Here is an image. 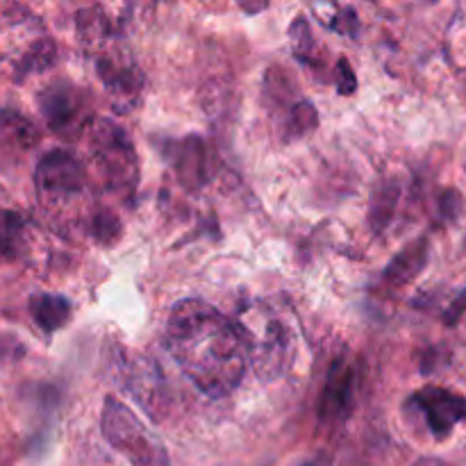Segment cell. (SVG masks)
<instances>
[{
    "label": "cell",
    "instance_id": "obj_7",
    "mask_svg": "<svg viewBox=\"0 0 466 466\" xmlns=\"http://www.w3.org/2000/svg\"><path fill=\"white\" fill-rule=\"evenodd\" d=\"M408 405L426 417L428 428L437 440H446L460 423L466 421V399L446 387H423L410 396Z\"/></svg>",
    "mask_w": 466,
    "mask_h": 466
},
{
    "label": "cell",
    "instance_id": "obj_11",
    "mask_svg": "<svg viewBox=\"0 0 466 466\" xmlns=\"http://www.w3.org/2000/svg\"><path fill=\"white\" fill-rule=\"evenodd\" d=\"M98 76L105 89L121 105L135 103L141 91V76L132 62L123 55H100Z\"/></svg>",
    "mask_w": 466,
    "mask_h": 466
},
{
    "label": "cell",
    "instance_id": "obj_10",
    "mask_svg": "<svg viewBox=\"0 0 466 466\" xmlns=\"http://www.w3.org/2000/svg\"><path fill=\"white\" fill-rule=\"evenodd\" d=\"M355 369L346 358H337L326 376L319 403V419L326 423L341 421L353 405Z\"/></svg>",
    "mask_w": 466,
    "mask_h": 466
},
{
    "label": "cell",
    "instance_id": "obj_4",
    "mask_svg": "<svg viewBox=\"0 0 466 466\" xmlns=\"http://www.w3.org/2000/svg\"><path fill=\"white\" fill-rule=\"evenodd\" d=\"M100 428L109 446L132 466H171L162 441L155 440L153 432L132 414V410L114 396L105 399Z\"/></svg>",
    "mask_w": 466,
    "mask_h": 466
},
{
    "label": "cell",
    "instance_id": "obj_5",
    "mask_svg": "<svg viewBox=\"0 0 466 466\" xmlns=\"http://www.w3.org/2000/svg\"><path fill=\"white\" fill-rule=\"evenodd\" d=\"M36 194L50 209L73 208L86 194V171L68 150H50L36 167Z\"/></svg>",
    "mask_w": 466,
    "mask_h": 466
},
{
    "label": "cell",
    "instance_id": "obj_1",
    "mask_svg": "<svg viewBox=\"0 0 466 466\" xmlns=\"http://www.w3.org/2000/svg\"><path fill=\"white\" fill-rule=\"evenodd\" d=\"M167 346L182 373L209 399L232 394L248 369L237 326L205 300L187 299L171 309Z\"/></svg>",
    "mask_w": 466,
    "mask_h": 466
},
{
    "label": "cell",
    "instance_id": "obj_21",
    "mask_svg": "<svg viewBox=\"0 0 466 466\" xmlns=\"http://www.w3.org/2000/svg\"><path fill=\"white\" fill-rule=\"evenodd\" d=\"M241 7H244L246 12H259V9H264L267 5H241Z\"/></svg>",
    "mask_w": 466,
    "mask_h": 466
},
{
    "label": "cell",
    "instance_id": "obj_20",
    "mask_svg": "<svg viewBox=\"0 0 466 466\" xmlns=\"http://www.w3.org/2000/svg\"><path fill=\"white\" fill-rule=\"evenodd\" d=\"M337 89H339V94L344 96H350L355 89H358V77H355V71L350 68L349 59L344 57L337 62Z\"/></svg>",
    "mask_w": 466,
    "mask_h": 466
},
{
    "label": "cell",
    "instance_id": "obj_14",
    "mask_svg": "<svg viewBox=\"0 0 466 466\" xmlns=\"http://www.w3.org/2000/svg\"><path fill=\"white\" fill-rule=\"evenodd\" d=\"M319 116L317 109H314L312 103L308 100H299L294 107L287 114V139H299V137H305L308 132H312L317 127Z\"/></svg>",
    "mask_w": 466,
    "mask_h": 466
},
{
    "label": "cell",
    "instance_id": "obj_2",
    "mask_svg": "<svg viewBox=\"0 0 466 466\" xmlns=\"http://www.w3.org/2000/svg\"><path fill=\"white\" fill-rule=\"evenodd\" d=\"M244 339L246 355L255 373L271 382L285 376L294 360V330L287 321V309L273 308L268 300H255L235 323Z\"/></svg>",
    "mask_w": 466,
    "mask_h": 466
},
{
    "label": "cell",
    "instance_id": "obj_6",
    "mask_svg": "<svg viewBox=\"0 0 466 466\" xmlns=\"http://www.w3.org/2000/svg\"><path fill=\"white\" fill-rule=\"evenodd\" d=\"M39 105L48 126L57 135L76 137L77 132L89 127V105H86L85 91L77 89L71 82L46 86Z\"/></svg>",
    "mask_w": 466,
    "mask_h": 466
},
{
    "label": "cell",
    "instance_id": "obj_16",
    "mask_svg": "<svg viewBox=\"0 0 466 466\" xmlns=\"http://www.w3.org/2000/svg\"><path fill=\"white\" fill-rule=\"evenodd\" d=\"M89 232L98 244H114L121 235V221L112 209L103 208L89 217Z\"/></svg>",
    "mask_w": 466,
    "mask_h": 466
},
{
    "label": "cell",
    "instance_id": "obj_12",
    "mask_svg": "<svg viewBox=\"0 0 466 466\" xmlns=\"http://www.w3.org/2000/svg\"><path fill=\"white\" fill-rule=\"evenodd\" d=\"M30 314L41 330L55 332L71 319V303L57 294H36L30 299Z\"/></svg>",
    "mask_w": 466,
    "mask_h": 466
},
{
    "label": "cell",
    "instance_id": "obj_18",
    "mask_svg": "<svg viewBox=\"0 0 466 466\" xmlns=\"http://www.w3.org/2000/svg\"><path fill=\"white\" fill-rule=\"evenodd\" d=\"M289 36H291V48H294L296 57H300V59L312 57L314 39H312V30H309V25L305 18H296V21L291 23Z\"/></svg>",
    "mask_w": 466,
    "mask_h": 466
},
{
    "label": "cell",
    "instance_id": "obj_15",
    "mask_svg": "<svg viewBox=\"0 0 466 466\" xmlns=\"http://www.w3.org/2000/svg\"><path fill=\"white\" fill-rule=\"evenodd\" d=\"M0 127L7 130L23 148H32L39 141V132L35 130V126L18 112H12V109H3L0 112Z\"/></svg>",
    "mask_w": 466,
    "mask_h": 466
},
{
    "label": "cell",
    "instance_id": "obj_8",
    "mask_svg": "<svg viewBox=\"0 0 466 466\" xmlns=\"http://www.w3.org/2000/svg\"><path fill=\"white\" fill-rule=\"evenodd\" d=\"M168 157H171L177 182L187 189H200L214 177L217 155H214L212 146L200 137H187V139L173 144Z\"/></svg>",
    "mask_w": 466,
    "mask_h": 466
},
{
    "label": "cell",
    "instance_id": "obj_19",
    "mask_svg": "<svg viewBox=\"0 0 466 466\" xmlns=\"http://www.w3.org/2000/svg\"><path fill=\"white\" fill-rule=\"evenodd\" d=\"M55 62V44L53 41H41V44H36L35 48H32L30 57L25 59V64H23V68H46L48 64Z\"/></svg>",
    "mask_w": 466,
    "mask_h": 466
},
{
    "label": "cell",
    "instance_id": "obj_22",
    "mask_svg": "<svg viewBox=\"0 0 466 466\" xmlns=\"http://www.w3.org/2000/svg\"><path fill=\"white\" fill-rule=\"evenodd\" d=\"M303 466H328V460L317 458V460H312V462H308V464H303Z\"/></svg>",
    "mask_w": 466,
    "mask_h": 466
},
{
    "label": "cell",
    "instance_id": "obj_13",
    "mask_svg": "<svg viewBox=\"0 0 466 466\" xmlns=\"http://www.w3.org/2000/svg\"><path fill=\"white\" fill-rule=\"evenodd\" d=\"M426 262H428V241L421 239L417 241V244L408 246V248H405L403 253L391 262V267L387 268L385 278L390 282H394V285H405V282H410L412 278L419 276V271L426 267Z\"/></svg>",
    "mask_w": 466,
    "mask_h": 466
},
{
    "label": "cell",
    "instance_id": "obj_3",
    "mask_svg": "<svg viewBox=\"0 0 466 466\" xmlns=\"http://www.w3.org/2000/svg\"><path fill=\"white\" fill-rule=\"evenodd\" d=\"M89 144L91 157L107 189L121 198H132L139 180V162L130 137L114 121L98 118L89 126Z\"/></svg>",
    "mask_w": 466,
    "mask_h": 466
},
{
    "label": "cell",
    "instance_id": "obj_9",
    "mask_svg": "<svg viewBox=\"0 0 466 466\" xmlns=\"http://www.w3.org/2000/svg\"><path fill=\"white\" fill-rule=\"evenodd\" d=\"M126 387L135 396L137 403L146 410L148 417H153L155 421H162L171 400H168V391L162 380V373L157 371L153 360L141 355V358L127 362Z\"/></svg>",
    "mask_w": 466,
    "mask_h": 466
},
{
    "label": "cell",
    "instance_id": "obj_17",
    "mask_svg": "<svg viewBox=\"0 0 466 466\" xmlns=\"http://www.w3.org/2000/svg\"><path fill=\"white\" fill-rule=\"evenodd\" d=\"M23 237V218L14 212L0 209V253L16 255Z\"/></svg>",
    "mask_w": 466,
    "mask_h": 466
}]
</instances>
